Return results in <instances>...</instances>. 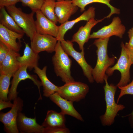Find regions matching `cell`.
<instances>
[{
	"instance_id": "obj_1",
	"label": "cell",
	"mask_w": 133,
	"mask_h": 133,
	"mask_svg": "<svg viewBox=\"0 0 133 133\" xmlns=\"http://www.w3.org/2000/svg\"><path fill=\"white\" fill-rule=\"evenodd\" d=\"M109 38L96 39L93 43L97 48L96 52L97 58L92 74L94 81L98 83L104 82L107 70L115 62V57H110L108 55L107 47Z\"/></svg>"
},
{
	"instance_id": "obj_2",
	"label": "cell",
	"mask_w": 133,
	"mask_h": 133,
	"mask_svg": "<svg viewBox=\"0 0 133 133\" xmlns=\"http://www.w3.org/2000/svg\"><path fill=\"white\" fill-rule=\"evenodd\" d=\"M108 77L107 75L105 76L104 79L105 85L103 87L106 110L104 114L100 117L101 123L104 126L112 125L114 122L115 117L118 112L125 108L124 105L116 102L115 97L117 87L113 84H109Z\"/></svg>"
},
{
	"instance_id": "obj_3",
	"label": "cell",
	"mask_w": 133,
	"mask_h": 133,
	"mask_svg": "<svg viewBox=\"0 0 133 133\" xmlns=\"http://www.w3.org/2000/svg\"><path fill=\"white\" fill-rule=\"evenodd\" d=\"M54 52L52 61L56 75L65 83L74 81L71 73L72 60L63 48L61 41H58Z\"/></svg>"
},
{
	"instance_id": "obj_4",
	"label": "cell",
	"mask_w": 133,
	"mask_h": 133,
	"mask_svg": "<svg viewBox=\"0 0 133 133\" xmlns=\"http://www.w3.org/2000/svg\"><path fill=\"white\" fill-rule=\"evenodd\" d=\"M9 14L12 17L18 25L24 32L31 41L36 33L33 11L29 14L23 12L21 8L15 5L5 7Z\"/></svg>"
},
{
	"instance_id": "obj_5",
	"label": "cell",
	"mask_w": 133,
	"mask_h": 133,
	"mask_svg": "<svg viewBox=\"0 0 133 133\" xmlns=\"http://www.w3.org/2000/svg\"><path fill=\"white\" fill-rule=\"evenodd\" d=\"M121 54L117 63L113 67L108 68L106 72L108 76H110L115 70H117L120 72L121 78L116 85L117 87L124 86L129 83L130 79V68L132 64L129 54L123 42H121Z\"/></svg>"
},
{
	"instance_id": "obj_6",
	"label": "cell",
	"mask_w": 133,
	"mask_h": 133,
	"mask_svg": "<svg viewBox=\"0 0 133 133\" xmlns=\"http://www.w3.org/2000/svg\"><path fill=\"white\" fill-rule=\"evenodd\" d=\"M57 93L62 97L73 102L84 99L89 92L88 85L84 83L74 81L59 86Z\"/></svg>"
},
{
	"instance_id": "obj_7",
	"label": "cell",
	"mask_w": 133,
	"mask_h": 133,
	"mask_svg": "<svg viewBox=\"0 0 133 133\" xmlns=\"http://www.w3.org/2000/svg\"><path fill=\"white\" fill-rule=\"evenodd\" d=\"M23 106L22 100L17 97L14 100L13 105L8 112H1L0 121L4 124L5 131L7 133H18L19 132L17 125V119L19 113Z\"/></svg>"
},
{
	"instance_id": "obj_8",
	"label": "cell",
	"mask_w": 133,
	"mask_h": 133,
	"mask_svg": "<svg viewBox=\"0 0 133 133\" xmlns=\"http://www.w3.org/2000/svg\"><path fill=\"white\" fill-rule=\"evenodd\" d=\"M73 42L71 41L65 40L61 41V46L65 51L76 61L81 67L84 75L90 83H93L94 82L92 74L93 68L85 60L84 51L80 52L77 51L74 48Z\"/></svg>"
},
{
	"instance_id": "obj_9",
	"label": "cell",
	"mask_w": 133,
	"mask_h": 133,
	"mask_svg": "<svg viewBox=\"0 0 133 133\" xmlns=\"http://www.w3.org/2000/svg\"><path fill=\"white\" fill-rule=\"evenodd\" d=\"M27 66H21L13 74L11 87L8 93L9 100H14L17 97L18 93L17 89L19 83L21 81L27 79L31 80L34 84L37 86L39 90L40 95L39 99H42L40 91V87L42 86L41 82L38 80L36 76L31 75L28 73L27 71Z\"/></svg>"
},
{
	"instance_id": "obj_10",
	"label": "cell",
	"mask_w": 133,
	"mask_h": 133,
	"mask_svg": "<svg viewBox=\"0 0 133 133\" xmlns=\"http://www.w3.org/2000/svg\"><path fill=\"white\" fill-rule=\"evenodd\" d=\"M126 30L125 26L118 17H113L111 23L91 34L90 39L103 38L115 36L122 38Z\"/></svg>"
},
{
	"instance_id": "obj_11",
	"label": "cell",
	"mask_w": 133,
	"mask_h": 133,
	"mask_svg": "<svg viewBox=\"0 0 133 133\" xmlns=\"http://www.w3.org/2000/svg\"><path fill=\"white\" fill-rule=\"evenodd\" d=\"M57 41L56 38L52 35L36 33L31 40V47L38 54L43 51L52 53L55 51Z\"/></svg>"
},
{
	"instance_id": "obj_12",
	"label": "cell",
	"mask_w": 133,
	"mask_h": 133,
	"mask_svg": "<svg viewBox=\"0 0 133 133\" xmlns=\"http://www.w3.org/2000/svg\"><path fill=\"white\" fill-rule=\"evenodd\" d=\"M35 21L36 32L41 34H48L56 38L58 35V26L47 18L40 10L35 12Z\"/></svg>"
},
{
	"instance_id": "obj_13",
	"label": "cell",
	"mask_w": 133,
	"mask_h": 133,
	"mask_svg": "<svg viewBox=\"0 0 133 133\" xmlns=\"http://www.w3.org/2000/svg\"><path fill=\"white\" fill-rule=\"evenodd\" d=\"M105 18L104 17L100 19H96L94 18L91 19L87 21L84 26H81L79 28L73 36L71 41L78 44L81 51H84V46L90 39L91 29L97 24L102 22Z\"/></svg>"
},
{
	"instance_id": "obj_14",
	"label": "cell",
	"mask_w": 133,
	"mask_h": 133,
	"mask_svg": "<svg viewBox=\"0 0 133 133\" xmlns=\"http://www.w3.org/2000/svg\"><path fill=\"white\" fill-rule=\"evenodd\" d=\"M78 8L71 0L56 2L55 12L58 22L61 24L68 21L71 16L77 12Z\"/></svg>"
},
{
	"instance_id": "obj_15",
	"label": "cell",
	"mask_w": 133,
	"mask_h": 133,
	"mask_svg": "<svg viewBox=\"0 0 133 133\" xmlns=\"http://www.w3.org/2000/svg\"><path fill=\"white\" fill-rule=\"evenodd\" d=\"M17 125L19 131L22 133H44V127L37 123L35 117H28L20 112L17 116Z\"/></svg>"
},
{
	"instance_id": "obj_16",
	"label": "cell",
	"mask_w": 133,
	"mask_h": 133,
	"mask_svg": "<svg viewBox=\"0 0 133 133\" xmlns=\"http://www.w3.org/2000/svg\"><path fill=\"white\" fill-rule=\"evenodd\" d=\"M95 10L94 7H90L77 18L72 20H68L58 26V35L56 38L57 41H61L64 40V36L66 32L71 29L76 23L82 20L87 21L92 18H95Z\"/></svg>"
},
{
	"instance_id": "obj_17",
	"label": "cell",
	"mask_w": 133,
	"mask_h": 133,
	"mask_svg": "<svg viewBox=\"0 0 133 133\" xmlns=\"http://www.w3.org/2000/svg\"><path fill=\"white\" fill-rule=\"evenodd\" d=\"M23 34L10 30L0 24V41L2 42L10 49L17 52L21 47L20 43L17 42V39L20 41Z\"/></svg>"
},
{
	"instance_id": "obj_18",
	"label": "cell",
	"mask_w": 133,
	"mask_h": 133,
	"mask_svg": "<svg viewBox=\"0 0 133 133\" xmlns=\"http://www.w3.org/2000/svg\"><path fill=\"white\" fill-rule=\"evenodd\" d=\"M49 97L51 100L60 108L61 112L65 115H69L81 121H84L81 116L74 108L73 102L63 98L57 92Z\"/></svg>"
},
{
	"instance_id": "obj_19",
	"label": "cell",
	"mask_w": 133,
	"mask_h": 133,
	"mask_svg": "<svg viewBox=\"0 0 133 133\" xmlns=\"http://www.w3.org/2000/svg\"><path fill=\"white\" fill-rule=\"evenodd\" d=\"M20 55L18 52L10 49L1 63L0 64V74H13L21 67L17 60Z\"/></svg>"
},
{
	"instance_id": "obj_20",
	"label": "cell",
	"mask_w": 133,
	"mask_h": 133,
	"mask_svg": "<svg viewBox=\"0 0 133 133\" xmlns=\"http://www.w3.org/2000/svg\"><path fill=\"white\" fill-rule=\"evenodd\" d=\"M25 44L22 56L19 55L17 60L21 66H26L31 70L38 66L39 56L38 53L35 52L30 47L28 43L24 42Z\"/></svg>"
},
{
	"instance_id": "obj_21",
	"label": "cell",
	"mask_w": 133,
	"mask_h": 133,
	"mask_svg": "<svg viewBox=\"0 0 133 133\" xmlns=\"http://www.w3.org/2000/svg\"><path fill=\"white\" fill-rule=\"evenodd\" d=\"M47 68L46 66L42 69L37 66L34 68V71L41 80L43 87L44 96L48 97L55 92H57L59 89V86L53 84L48 78L46 74Z\"/></svg>"
},
{
	"instance_id": "obj_22",
	"label": "cell",
	"mask_w": 133,
	"mask_h": 133,
	"mask_svg": "<svg viewBox=\"0 0 133 133\" xmlns=\"http://www.w3.org/2000/svg\"><path fill=\"white\" fill-rule=\"evenodd\" d=\"M65 115L53 110L48 111L46 116L42 125L46 127H66Z\"/></svg>"
},
{
	"instance_id": "obj_23",
	"label": "cell",
	"mask_w": 133,
	"mask_h": 133,
	"mask_svg": "<svg viewBox=\"0 0 133 133\" xmlns=\"http://www.w3.org/2000/svg\"><path fill=\"white\" fill-rule=\"evenodd\" d=\"M0 24L7 29L17 33L23 34L25 33L24 31L9 14L5 7L0 8Z\"/></svg>"
},
{
	"instance_id": "obj_24",
	"label": "cell",
	"mask_w": 133,
	"mask_h": 133,
	"mask_svg": "<svg viewBox=\"0 0 133 133\" xmlns=\"http://www.w3.org/2000/svg\"><path fill=\"white\" fill-rule=\"evenodd\" d=\"M112 0H71L72 2L76 5L80 9L81 11L83 12L85 10V7L88 4L93 3H99L106 5L110 9L109 14L105 18H109L114 14H119L120 10L116 8L112 5L110 2Z\"/></svg>"
},
{
	"instance_id": "obj_25",
	"label": "cell",
	"mask_w": 133,
	"mask_h": 133,
	"mask_svg": "<svg viewBox=\"0 0 133 133\" xmlns=\"http://www.w3.org/2000/svg\"><path fill=\"white\" fill-rule=\"evenodd\" d=\"M55 2L54 0L45 1L40 10L47 18L56 24L58 22L55 12Z\"/></svg>"
},
{
	"instance_id": "obj_26",
	"label": "cell",
	"mask_w": 133,
	"mask_h": 133,
	"mask_svg": "<svg viewBox=\"0 0 133 133\" xmlns=\"http://www.w3.org/2000/svg\"><path fill=\"white\" fill-rule=\"evenodd\" d=\"M12 77L13 75L11 74H0V99L3 100H9L8 95L9 91L10 80Z\"/></svg>"
},
{
	"instance_id": "obj_27",
	"label": "cell",
	"mask_w": 133,
	"mask_h": 133,
	"mask_svg": "<svg viewBox=\"0 0 133 133\" xmlns=\"http://www.w3.org/2000/svg\"><path fill=\"white\" fill-rule=\"evenodd\" d=\"M45 0H20L24 6L29 7L32 11L35 12L40 10Z\"/></svg>"
},
{
	"instance_id": "obj_28",
	"label": "cell",
	"mask_w": 133,
	"mask_h": 133,
	"mask_svg": "<svg viewBox=\"0 0 133 133\" xmlns=\"http://www.w3.org/2000/svg\"><path fill=\"white\" fill-rule=\"evenodd\" d=\"M120 90L116 103L118 104L119 100L123 96L127 95H133V78L132 81L127 85L118 87Z\"/></svg>"
},
{
	"instance_id": "obj_29",
	"label": "cell",
	"mask_w": 133,
	"mask_h": 133,
	"mask_svg": "<svg viewBox=\"0 0 133 133\" xmlns=\"http://www.w3.org/2000/svg\"><path fill=\"white\" fill-rule=\"evenodd\" d=\"M68 129L61 127H44V133H69Z\"/></svg>"
},
{
	"instance_id": "obj_30",
	"label": "cell",
	"mask_w": 133,
	"mask_h": 133,
	"mask_svg": "<svg viewBox=\"0 0 133 133\" xmlns=\"http://www.w3.org/2000/svg\"><path fill=\"white\" fill-rule=\"evenodd\" d=\"M9 50L5 44L0 41V64L6 57Z\"/></svg>"
},
{
	"instance_id": "obj_31",
	"label": "cell",
	"mask_w": 133,
	"mask_h": 133,
	"mask_svg": "<svg viewBox=\"0 0 133 133\" xmlns=\"http://www.w3.org/2000/svg\"><path fill=\"white\" fill-rule=\"evenodd\" d=\"M20 0H0V8L15 5Z\"/></svg>"
},
{
	"instance_id": "obj_32",
	"label": "cell",
	"mask_w": 133,
	"mask_h": 133,
	"mask_svg": "<svg viewBox=\"0 0 133 133\" xmlns=\"http://www.w3.org/2000/svg\"><path fill=\"white\" fill-rule=\"evenodd\" d=\"M129 40L128 42H126L125 46L128 48H133V26L128 32Z\"/></svg>"
},
{
	"instance_id": "obj_33",
	"label": "cell",
	"mask_w": 133,
	"mask_h": 133,
	"mask_svg": "<svg viewBox=\"0 0 133 133\" xmlns=\"http://www.w3.org/2000/svg\"><path fill=\"white\" fill-rule=\"evenodd\" d=\"M13 105V104H12L10 100L5 101L0 99V111L7 108H11Z\"/></svg>"
},
{
	"instance_id": "obj_34",
	"label": "cell",
	"mask_w": 133,
	"mask_h": 133,
	"mask_svg": "<svg viewBox=\"0 0 133 133\" xmlns=\"http://www.w3.org/2000/svg\"><path fill=\"white\" fill-rule=\"evenodd\" d=\"M129 116V121L130 126L132 128H133V109L132 112L126 116Z\"/></svg>"
},
{
	"instance_id": "obj_35",
	"label": "cell",
	"mask_w": 133,
	"mask_h": 133,
	"mask_svg": "<svg viewBox=\"0 0 133 133\" xmlns=\"http://www.w3.org/2000/svg\"><path fill=\"white\" fill-rule=\"evenodd\" d=\"M125 47L130 55L132 64H133V48H129Z\"/></svg>"
},
{
	"instance_id": "obj_36",
	"label": "cell",
	"mask_w": 133,
	"mask_h": 133,
	"mask_svg": "<svg viewBox=\"0 0 133 133\" xmlns=\"http://www.w3.org/2000/svg\"><path fill=\"white\" fill-rule=\"evenodd\" d=\"M45 0V1H47V0ZM57 0V1H62V0Z\"/></svg>"
}]
</instances>
